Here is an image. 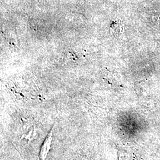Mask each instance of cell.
<instances>
[{
  "label": "cell",
  "mask_w": 160,
  "mask_h": 160,
  "mask_svg": "<svg viewBox=\"0 0 160 160\" xmlns=\"http://www.w3.org/2000/svg\"><path fill=\"white\" fill-rule=\"evenodd\" d=\"M53 129H54V126L52 128L51 131H49V133L46 136V138L43 142V143L42 144V146L40 149V153H39L40 160H46L47 155L49 152V151L51 149Z\"/></svg>",
  "instance_id": "1"
},
{
  "label": "cell",
  "mask_w": 160,
  "mask_h": 160,
  "mask_svg": "<svg viewBox=\"0 0 160 160\" xmlns=\"http://www.w3.org/2000/svg\"><path fill=\"white\" fill-rule=\"evenodd\" d=\"M32 128H33L32 126H24L23 127V133L25 136H30L33 132Z\"/></svg>",
  "instance_id": "3"
},
{
  "label": "cell",
  "mask_w": 160,
  "mask_h": 160,
  "mask_svg": "<svg viewBox=\"0 0 160 160\" xmlns=\"http://www.w3.org/2000/svg\"><path fill=\"white\" fill-rule=\"evenodd\" d=\"M111 29L112 30V33L119 36L123 33V26L120 22H113L111 26Z\"/></svg>",
  "instance_id": "2"
}]
</instances>
